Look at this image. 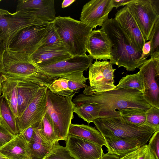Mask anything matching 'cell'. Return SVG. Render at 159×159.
<instances>
[{"label":"cell","mask_w":159,"mask_h":159,"mask_svg":"<svg viewBox=\"0 0 159 159\" xmlns=\"http://www.w3.org/2000/svg\"><path fill=\"white\" fill-rule=\"evenodd\" d=\"M103 137L115 136L124 139L146 144L157 130L146 125L138 126L124 121L120 116L101 118L93 122Z\"/></svg>","instance_id":"cell-5"},{"label":"cell","mask_w":159,"mask_h":159,"mask_svg":"<svg viewBox=\"0 0 159 159\" xmlns=\"http://www.w3.org/2000/svg\"><path fill=\"white\" fill-rule=\"evenodd\" d=\"M49 23L24 28L16 35L5 48L30 56L40 47L47 34Z\"/></svg>","instance_id":"cell-7"},{"label":"cell","mask_w":159,"mask_h":159,"mask_svg":"<svg viewBox=\"0 0 159 159\" xmlns=\"http://www.w3.org/2000/svg\"><path fill=\"white\" fill-rule=\"evenodd\" d=\"M123 120L138 126L146 125V111L138 108H128L118 111Z\"/></svg>","instance_id":"cell-29"},{"label":"cell","mask_w":159,"mask_h":159,"mask_svg":"<svg viewBox=\"0 0 159 159\" xmlns=\"http://www.w3.org/2000/svg\"><path fill=\"white\" fill-rule=\"evenodd\" d=\"M0 113L2 117V123L13 135L16 136L19 134L16 118L3 97L0 96Z\"/></svg>","instance_id":"cell-27"},{"label":"cell","mask_w":159,"mask_h":159,"mask_svg":"<svg viewBox=\"0 0 159 159\" xmlns=\"http://www.w3.org/2000/svg\"><path fill=\"white\" fill-rule=\"evenodd\" d=\"M38 126L40 136L45 143L51 145L58 142L54 131L52 120L47 111Z\"/></svg>","instance_id":"cell-26"},{"label":"cell","mask_w":159,"mask_h":159,"mask_svg":"<svg viewBox=\"0 0 159 159\" xmlns=\"http://www.w3.org/2000/svg\"><path fill=\"white\" fill-rule=\"evenodd\" d=\"M136 159H155L147 144L144 145L139 148Z\"/></svg>","instance_id":"cell-39"},{"label":"cell","mask_w":159,"mask_h":159,"mask_svg":"<svg viewBox=\"0 0 159 159\" xmlns=\"http://www.w3.org/2000/svg\"><path fill=\"white\" fill-rule=\"evenodd\" d=\"M47 89L45 86L41 88L21 116L16 119L19 134L43 119L47 111Z\"/></svg>","instance_id":"cell-11"},{"label":"cell","mask_w":159,"mask_h":159,"mask_svg":"<svg viewBox=\"0 0 159 159\" xmlns=\"http://www.w3.org/2000/svg\"><path fill=\"white\" fill-rule=\"evenodd\" d=\"M112 6L116 9L119 7L126 6L128 4L132 2L133 0H111Z\"/></svg>","instance_id":"cell-42"},{"label":"cell","mask_w":159,"mask_h":159,"mask_svg":"<svg viewBox=\"0 0 159 159\" xmlns=\"http://www.w3.org/2000/svg\"><path fill=\"white\" fill-rule=\"evenodd\" d=\"M30 55L2 47L0 53V71L5 77L27 81L48 87L54 80L38 70Z\"/></svg>","instance_id":"cell-3"},{"label":"cell","mask_w":159,"mask_h":159,"mask_svg":"<svg viewBox=\"0 0 159 159\" xmlns=\"http://www.w3.org/2000/svg\"><path fill=\"white\" fill-rule=\"evenodd\" d=\"M2 48H0V52H1V49H2ZM1 75H2V74H1V72L0 71V96H1V93H2V89H1V82H0V77H1Z\"/></svg>","instance_id":"cell-47"},{"label":"cell","mask_w":159,"mask_h":159,"mask_svg":"<svg viewBox=\"0 0 159 159\" xmlns=\"http://www.w3.org/2000/svg\"><path fill=\"white\" fill-rule=\"evenodd\" d=\"M68 134L78 137L102 146H106L103 136L95 127L84 124H72L70 125Z\"/></svg>","instance_id":"cell-23"},{"label":"cell","mask_w":159,"mask_h":159,"mask_svg":"<svg viewBox=\"0 0 159 159\" xmlns=\"http://www.w3.org/2000/svg\"><path fill=\"white\" fill-rule=\"evenodd\" d=\"M139 68L143 82L144 99L159 108V56L151 57Z\"/></svg>","instance_id":"cell-8"},{"label":"cell","mask_w":159,"mask_h":159,"mask_svg":"<svg viewBox=\"0 0 159 159\" xmlns=\"http://www.w3.org/2000/svg\"><path fill=\"white\" fill-rule=\"evenodd\" d=\"M38 124L30 126L21 134L28 143L32 140L34 134L35 127Z\"/></svg>","instance_id":"cell-40"},{"label":"cell","mask_w":159,"mask_h":159,"mask_svg":"<svg viewBox=\"0 0 159 159\" xmlns=\"http://www.w3.org/2000/svg\"><path fill=\"white\" fill-rule=\"evenodd\" d=\"M76 106L92 103L101 109L99 118L120 116L116 110L138 108L147 111L152 106L144 99L143 93L135 89H115L100 93L84 90L73 99Z\"/></svg>","instance_id":"cell-1"},{"label":"cell","mask_w":159,"mask_h":159,"mask_svg":"<svg viewBox=\"0 0 159 159\" xmlns=\"http://www.w3.org/2000/svg\"><path fill=\"white\" fill-rule=\"evenodd\" d=\"M48 89L52 93L62 97L72 98L75 94L69 89L67 80L61 77L54 80Z\"/></svg>","instance_id":"cell-32"},{"label":"cell","mask_w":159,"mask_h":159,"mask_svg":"<svg viewBox=\"0 0 159 159\" xmlns=\"http://www.w3.org/2000/svg\"><path fill=\"white\" fill-rule=\"evenodd\" d=\"M149 40L150 42V57L159 56V19L157 21L154 25Z\"/></svg>","instance_id":"cell-34"},{"label":"cell","mask_w":159,"mask_h":159,"mask_svg":"<svg viewBox=\"0 0 159 159\" xmlns=\"http://www.w3.org/2000/svg\"><path fill=\"white\" fill-rule=\"evenodd\" d=\"M83 72L81 71L74 72L60 77L67 80L69 89L75 94L79 92L80 89L85 88L87 86L86 81L88 78L84 76Z\"/></svg>","instance_id":"cell-31"},{"label":"cell","mask_w":159,"mask_h":159,"mask_svg":"<svg viewBox=\"0 0 159 159\" xmlns=\"http://www.w3.org/2000/svg\"><path fill=\"white\" fill-rule=\"evenodd\" d=\"M150 42L149 41L143 45L142 49L141 58L145 60H147V58L150 56Z\"/></svg>","instance_id":"cell-41"},{"label":"cell","mask_w":159,"mask_h":159,"mask_svg":"<svg viewBox=\"0 0 159 159\" xmlns=\"http://www.w3.org/2000/svg\"><path fill=\"white\" fill-rule=\"evenodd\" d=\"M0 159H7L0 153Z\"/></svg>","instance_id":"cell-48"},{"label":"cell","mask_w":159,"mask_h":159,"mask_svg":"<svg viewBox=\"0 0 159 159\" xmlns=\"http://www.w3.org/2000/svg\"><path fill=\"white\" fill-rule=\"evenodd\" d=\"M45 23L47 22L20 12L0 17V41L2 42V47H7L16 35L24 28Z\"/></svg>","instance_id":"cell-9"},{"label":"cell","mask_w":159,"mask_h":159,"mask_svg":"<svg viewBox=\"0 0 159 159\" xmlns=\"http://www.w3.org/2000/svg\"><path fill=\"white\" fill-rule=\"evenodd\" d=\"M101 159H120L119 157L116 155L111 154L108 153H103Z\"/></svg>","instance_id":"cell-44"},{"label":"cell","mask_w":159,"mask_h":159,"mask_svg":"<svg viewBox=\"0 0 159 159\" xmlns=\"http://www.w3.org/2000/svg\"><path fill=\"white\" fill-rule=\"evenodd\" d=\"M64 47L66 48L55 30L52 21L49 22L47 34L39 47Z\"/></svg>","instance_id":"cell-33"},{"label":"cell","mask_w":159,"mask_h":159,"mask_svg":"<svg viewBox=\"0 0 159 159\" xmlns=\"http://www.w3.org/2000/svg\"><path fill=\"white\" fill-rule=\"evenodd\" d=\"M113 8L111 0H91L83 7L80 21L93 29L102 26Z\"/></svg>","instance_id":"cell-14"},{"label":"cell","mask_w":159,"mask_h":159,"mask_svg":"<svg viewBox=\"0 0 159 159\" xmlns=\"http://www.w3.org/2000/svg\"><path fill=\"white\" fill-rule=\"evenodd\" d=\"M30 57L36 66L52 65L73 57L64 47H39Z\"/></svg>","instance_id":"cell-19"},{"label":"cell","mask_w":159,"mask_h":159,"mask_svg":"<svg viewBox=\"0 0 159 159\" xmlns=\"http://www.w3.org/2000/svg\"><path fill=\"white\" fill-rule=\"evenodd\" d=\"M0 82L2 96L6 101L16 119L18 117L17 85L18 81L7 78L2 75Z\"/></svg>","instance_id":"cell-24"},{"label":"cell","mask_w":159,"mask_h":159,"mask_svg":"<svg viewBox=\"0 0 159 159\" xmlns=\"http://www.w3.org/2000/svg\"><path fill=\"white\" fill-rule=\"evenodd\" d=\"M54 0H22L17 1L16 11L36 17L44 22L56 18Z\"/></svg>","instance_id":"cell-15"},{"label":"cell","mask_w":159,"mask_h":159,"mask_svg":"<svg viewBox=\"0 0 159 159\" xmlns=\"http://www.w3.org/2000/svg\"><path fill=\"white\" fill-rule=\"evenodd\" d=\"M93 60L89 55L77 56L52 65L35 66L38 71L54 80L73 72L87 70Z\"/></svg>","instance_id":"cell-12"},{"label":"cell","mask_w":159,"mask_h":159,"mask_svg":"<svg viewBox=\"0 0 159 159\" xmlns=\"http://www.w3.org/2000/svg\"><path fill=\"white\" fill-rule=\"evenodd\" d=\"M108 153L120 157L139 149L142 146L139 142L115 136L103 137Z\"/></svg>","instance_id":"cell-22"},{"label":"cell","mask_w":159,"mask_h":159,"mask_svg":"<svg viewBox=\"0 0 159 159\" xmlns=\"http://www.w3.org/2000/svg\"><path fill=\"white\" fill-rule=\"evenodd\" d=\"M114 19L124 30L135 50L142 52V48L146 41L128 7L125 6L117 11Z\"/></svg>","instance_id":"cell-17"},{"label":"cell","mask_w":159,"mask_h":159,"mask_svg":"<svg viewBox=\"0 0 159 159\" xmlns=\"http://www.w3.org/2000/svg\"><path fill=\"white\" fill-rule=\"evenodd\" d=\"M15 136L12 134L2 123L0 125V148L12 140Z\"/></svg>","instance_id":"cell-38"},{"label":"cell","mask_w":159,"mask_h":159,"mask_svg":"<svg viewBox=\"0 0 159 159\" xmlns=\"http://www.w3.org/2000/svg\"><path fill=\"white\" fill-rule=\"evenodd\" d=\"M126 6L137 22L146 41L149 40L154 25L159 19L149 0H133Z\"/></svg>","instance_id":"cell-13"},{"label":"cell","mask_w":159,"mask_h":159,"mask_svg":"<svg viewBox=\"0 0 159 159\" xmlns=\"http://www.w3.org/2000/svg\"><path fill=\"white\" fill-rule=\"evenodd\" d=\"M148 145L155 159H159V130L156 131L149 139Z\"/></svg>","instance_id":"cell-37"},{"label":"cell","mask_w":159,"mask_h":159,"mask_svg":"<svg viewBox=\"0 0 159 159\" xmlns=\"http://www.w3.org/2000/svg\"><path fill=\"white\" fill-rule=\"evenodd\" d=\"M101 109L98 105L92 103L82 104L76 106L74 112L88 124L100 118Z\"/></svg>","instance_id":"cell-28"},{"label":"cell","mask_w":159,"mask_h":159,"mask_svg":"<svg viewBox=\"0 0 159 159\" xmlns=\"http://www.w3.org/2000/svg\"><path fill=\"white\" fill-rule=\"evenodd\" d=\"M46 111L52 121L54 131L59 141H66L76 106L72 98L55 94L47 90Z\"/></svg>","instance_id":"cell-6"},{"label":"cell","mask_w":159,"mask_h":159,"mask_svg":"<svg viewBox=\"0 0 159 159\" xmlns=\"http://www.w3.org/2000/svg\"><path fill=\"white\" fill-rule=\"evenodd\" d=\"M0 153L7 159H32L29 144L21 134L0 148Z\"/></svg>","instance_id":"cell-20"},{"label":"cell","mask_w":159,"mask_h":159,"mask_svg":"<svg viewBox=\"0 0 159 159\" xmlns=\"http://www.w3.org/2000/svg\"><path fill=\"white\" fill-rule=\"evenodd\" d=\"M66 147L75 159H101L102 146L82 138L68 134Z\"/></svg>","instance_id":"cell-16"},{"label":"cell","mask_w":159,"mask_h":159,"mask_svg":"<svg viewBox=\"0 0 159 159\" xmlns=\"http://www.w3.org/2000/svg\"><path fill=\"white\" fill-rule=\"evenodd\" d=\"M39 124L35 127L33 137L29 143L32 159H43L54 151L59 143L50 145L45 143L40 136Z\"/></svg>","instance_id":"cell-25"},{"label":"cell","mask_w":159,"mask_h":159,"mask_svg":"<svg viewBox=\"0 0 159 159\" xmlns=\"http://www.w3.org/2000/svg\"><path fill=\"white\" fill-rule=\"evenodd\" d=\"M43 159H75L70 153L66 147L59 143L54 151Z\"/></svg>","instance_id":"cell-36"},{"label":"cell","mask_w":159,"mask_h":159,"mask_svg":"<svg viewBox=\"0 0 159 159\" xmlns=\"http://www.w3.org/2000/svg\"><path fill=\"white\" fill-rule=\"evenodd\" d=\"M54 26L72 57L86 55V46L93 28L70 16L56 17Z\"/></svg>","instance_id":"cell-4"},{"label":"cell","mask_w":159,"mask_h":159,"mask_svg":"<svg viewBox=\"0 0 159 159\" xmlns=\"http://www.w3.org/2000/svg\"><path fill=\"white\" fill-rule=\"evenodd\" d=\"M2 124V117L0 113V125Z\"/></svg>","instance_id":"cell-49"},{"label":"cell","mask_w":159,"mask_h":159,"mask_svg":"<svg viewBox=\"0 0 159 159\" xmlns=\"http://www.w3.org/2000/svg\"><path fill=\"white\" fill-rule=\"evenodd\" d=\"M116 69L106 60H96L89 67V77L90 86L87 85L84 90L90 92L100 93L114 90V73Z\"/></svg>","instance_id":"cell-10"},{"label":"cell","mask_w":159,"mask_h":159,"mask_svg":"<svg viewBox=\"0 0 159 159\" xmlns=\"http://www.w3.org/2000/svg\"><path fill=\"white\" fill-rule=\"evenodd\" d=\"M75 1V0H64L63 1L61 4L62 8L66 7Z\"/></svg>","instance_id":"cell-45"},{"label":"cell","mask_w":159,"mask_h":159,"mask_svg":"<svg viewBox=\"0 0 159 159\" xmlns=\"http://www.w3.org/2000/svg\"><path fill=\"white\" fill-rule=\"evenodd\" d=\"M43 86L31 81H18L17 85L18 117L21 116L37 93Z\"/></svg>","instance_id":"cell-21"},{"label":"cell","mask_w":159,"mask_h":159,"mask_svg":"<svg viewBox=\"0 0 159 159\" xmlns=\"http://www.w3.org/2000/svg\"><path fill=\"white\" fill-rule=\"evenodd\" d=\"M146 125L159 130V108L152 107L146 111Z\"/></svg>","instance_id":"cell-35"},{"label":"cell","mask_w":159,"mask_h":159,"mask_svg":"<svg viewBox=\"0 0 159 159\" xmlns=\"http://www.w3.org/2000/svg\"><path fill=\"white\" fill-rule=\"evenodd\" d=\"M100 29L106 33L111 43V58L109 62L112 65L133 71L146 61L141 58L142 52L135 50L124 30L114 18H108Z\"/></svg>","instance_id":"cell-2"},{"label":"cell","mask_w":159,"mask_h":159,"mask_svg":"<svg viewBox=\"0 0 159 159\" xmlns=\"http://www.w3.org/2000/svg\"><path fill=\"white\" fill-rule=\"evenodd\" d=\"M135 89L141 92H144V86L142 77L139 73L127 75L122 77L116 86L115 89Z\"/></svg>","instance_id":"cell-30"},{"label":"cell","mask_w":159,"mask_h":159,"mask_svg":"<svg viewBox=\"0 0 159 159\" xmlns=\"http://www.w3.org/2000/svg\"><path fill=\"white\" fill-rule=\"evenodd\" d=\"M154 11L159 16V0H149Z\"/></svg>","instance_id":"cell-43"},{"label":"cell","mask_w":159,"mask_h":159,"mask_svg":"<svg viewBox=\"0 0 159 159\" xmlns=\"http://www.w3.org/2000/svg\"><path fill=\"white\" fill-rule=\"evenodd\" d=\"M1 0H0V2ZM11 14V13L8 11L0 8V17L3 16L8 15Z\"/></svg>","instance_id":"cell-46"},{"label":"cell","mask_w":159,"mask_h":159,"mask_svg":"<svg viewBox=\"0 0 159 159\" xmlns=\"http://www.w3.org/2000/svg\"><path fill=\"white\" fill-rule=\"evenodd\" d=\"M86 50L93 59L110 60L111 44L106 33L101 29L93 30L88 38Z\"/></svg>","instance_id":"cell-18"}]
</instances>
